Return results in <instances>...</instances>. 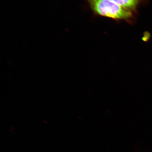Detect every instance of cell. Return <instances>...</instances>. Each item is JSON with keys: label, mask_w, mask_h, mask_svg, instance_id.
<instances>
[{"label": "cell", "mask_w": 152, "mask_h": 152, "mask_svg": "<svg viewBox=\"0 0 152 152\" xmlns=\"http://www.w3.org/2000/svg\"><path fill=\"white\" fill-rule=\"evenodd\" d=\"M95 14L115 20H130L133 12L117 4L111 0H87Z\"/></svg>", "instance_id": "cell-1"}, {"label": "cell", "mask_w": 152, "mask_h": 152, "mask_svg": "<svg viewBox=\"0 0 152 152\" xmlns=\"http://www.w3.org/2000/svg\"><path fill=\"white\" fill-rule=\"evenodd\" d=\"M114 3L129 10L134 12L142 0H111Z\"/></svg>", "instance_id": "cell-2"}]
</instances>
